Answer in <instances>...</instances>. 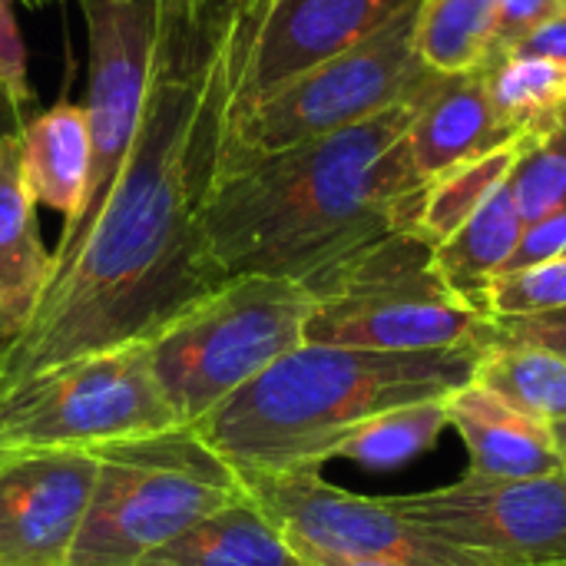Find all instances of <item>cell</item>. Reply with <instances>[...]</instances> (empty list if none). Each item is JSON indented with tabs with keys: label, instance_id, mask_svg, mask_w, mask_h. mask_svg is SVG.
I'll list each match as a JSON object with an SVG mask.
<instances>
[{
	"label": "cell",
	"instance_id": "obj_1",
	"mask_svg": "<svg viewBox=\"0 0 566 566\" xmlns=\"http://www.w3.org/2000/svg\"><path fill=\"white\" fill-rule=\"evenodd\" d=\"M265 0H159L143 119L96 222L0 345V398L83 355L146 345L222 285L206 242L235 86Z\"/></svg>",
	"mask_w": 566,
	"mask_h": 566
},
{
	"label": "cell",
	"instance_id": "obj_2",
	"mask_svg": "<svg viewBox=\"0 0 566 566\" xmlns=\"http://www.w3.org/2000/svg\"><path fill=\"white\" fill-rule=\"evenodd\" d=\"M421 99L226 166L206 209V242L222 282H308L391 232H415L428 186L405 136Z\"/></svg>",
	"mask_w": 566,
	"mask_h": 566
},
{
	"label": "cell",
	"instance_id": "obj_3",
	"mask_svg": "<svg viewBox=\"0 0 566 566\" xmlns=\"http://www.w3.org/2000/svg\"><path fill=\"white\" fill-rule=\"evenodd\" d=\"M481 352H361L305 342L192 428L239 474L322 468L358 424L464 388Z\"/></svg>",
	"mask_w": 566,
	"mask_h": 566
},
{
	"label": "cell",
	"instance_id": "obj_4",
	"mask_svg": "<svg viewBox=\"0 0 566 566\" xmlns=\"http://www.w3.org/2000/svg\"><path fill=\"white\" fill-rule=\"evenodd\" d=\"M93 454L96 488L66 566H136L249 494L239 471L189 424L109 441Z\"/></svg>",
	"mask_w": 566,
	"mask_h": 566
},
{
	"label": "cell",
	"instance_id": "obj_5",
	"mask_svg": "<svg viewBox=\"0 0 566 566\" xmlns=\"http://www.w3.org/2000/svg\"><path fill=\"white\" fill-rule=\"evenodd\" d=\"M302 285L315 295L308 345L444 352L491 342V318L454 298L434 269V249L415 232H391Z\"/></svg>",
	"mask_w": 566,
	"mask_h": 566
},
{
	"label": "cell",
	"instance_id": "obj_6",
	"mask_svg": "<svg viewBox=\"0 0 566 566\" xmlns=\"http://www.w3.org/2000/svg\"><path fill=\"white\" fill-rule=\"evenodd\" d=\"M315 295L292 279H229L179 312L146 348L179 424H199L239 388L305 345Z\"/></svg>",
	"mask_w": 566,
	"mask_h": 566
},
{
	"label": "cell",
	"instance_id": "obj_7",
	"mask_svg": "<svg viewBox=\"0 0 566 566\" xmlns=\"http://www.w3.org/2000/svg\"><path fill=\"white\" fill-rule=\"evenodd\" d=\"M418 10L421 0L365 43L295 76L249 109L232 113L219 172L255 156L332 136L395 103L424 96L441 73L428 70L418 53Z\"/></svg>",
	"mask_w": 566,
	"mask_h": 566
},
{
	"label": "cell",
	"instance_id": "obj_8",
	"mask_svg": "<svg viewBox=\"0 0 566 566\" xmlns=\"http://www.w3.org/2000/svg\"><path fill=\"white\" fill-rule=\"evenodd\" d=\"M179 428L146 345L56 365L0 398V454L99 448Z\"/></svg>",
	"mask_w": 566,
	"mask_h": 566
},
{
	"label": "cell",
	"instance_id": "obj_9",
	"mask_svg": "<svg viewBox=\"0 0 566 566\" xmlns=\"http://www.w3.org/2000/svg\"><path fill=\"white\" fill-rule=\"evenodd\" d=\"M249 497L295 554L395 566H511L441 541L401 517L388 497H361L322 478V468L239 474Z\"/></svg>",
	"mask_w": 566,
	"mask_h": 566
},
{
	"label": "cell",
	"instance_id": "obj_10",
	"mask_svg": "<svg viewBox=\"0 0 566 566\" xmlns=\"http://www.w3.org/2000/svg\"><path fill=\"white\" fill-rule=\"evenodd\" d=\"M80 7L90 33V176L76 219L63 226L50 252V279L73 259L119 179L143 119L159 33V0H80Z\"/></svg>",
	"mask_w": 566,
	"mask_h": 566
},
{
	"label": "cell",
	"instance_id": "obj_11",
	"mask_svg": "<svg viewBox=\"0 0 566 566\" xmlns=\"http://www.w3.org/2000/svg\"><path fill=\"white\" fill-rule=\"evenodd\" d=\"M388 504L454 547L511 566L566 564V471L531 481L471 471L448 488L388 497Z\"/></svg>",
	"mask_w": 566,
	"mask_h": 566
},
{
	"label": "cell",
	"instance_id": "obj_12",
	"mask_svg": "<svg viewBox=\"0 0 566 566\" xmlns=\"http://www.w3.org/2000/svg\"><path fill=\"white\" fill-rule=\"evenodd\" d=\"M93 448L0 454V566H66L86 521Z\"/></svg>",
	"mask_w": 566,
	"mask_h": 566
},
{
	"label": "cell",
	"instance_id": "obj_13",
	"mask_svg": "<svg viewBox=\"0 0 566 566\" xmlns=\"http://www.w3.org/2000/svg\"><path fill=\"white\" fill-rule=\"evenodd\" d=\"M415 0H265L235 86V106L249 109L295 76L365 43Z\"/></svg>",
	"mask_w": 566,
	"mask_h": 566
},
{
	"label": "cell",
	"instance_id": "obj_14",
	"mask_svg": "<svg viewBox=\"0 0 566 566\" xmlns=\"http://www.w3.org/2000/svg\"><path fill=\"white\" fill-rule=\"evenodd\" d=\"M521 139L524 136L497 116L484 70L438 76V83L418 103L415 123L405 136L415 172L424 186Z\"/></svg>",
	"mask_w": 566,
	"mask_h": 566
},
{
	"label": "cell",
	"instance_id": "obj_15",
	"mask_svg": "<svg viewBox=\"0 0 566 566\" xmlns=\"http://www.w3.org/2000/svg\"><path fill=\"white\" fill-rule=\"evenodd\" d=\"M448 428L471 454V471L497 481H531L564 471V451L551 424L514 411L488 388L468 381L444 398Z\"/></svg>",
	"mask_w": 566,
	"mask_h": 566
},
{
	"label": "cell",
	"instance_id": "obj_16",
	"mask_svg": "<svg viewBox=\"0 0 566 566\" xmlns=\"http://www.w3.org/2000/svg\"><path fill=\"white\" fill-rule=\"evenodd\" d=\"M50 279V252L36 229V199L23 179L17 129L0 139V345L30 322Z\"/></svg>",
	"mask_w": 566,
	"mask_h": 566
},
{
	"label": "cell",
	"instance_id": "obj_17",
	"mask_svg": "<svg viewBox=\"0 0 566 566\" xmlns=\"http://www.w3.org/2000/svg\"><path fill=\"white\" fill-rule=\"evenodd\" d=\"M20 163L33 199L63 216V226L76 219L86 176H90V126L86 106L56 103L53 109L27 119L20 129Z\"/></svg>",
	"mask_w": 566,
	"mask_h": 566
},
{
	"label": "cell",
	"instance_id": "obj_18",
	"mask_svg": "<svg viewBox=\"0 0 566 566\" xmlns=\"http://www.w3.org/2000/svg\"><path fill=\"white\" fill-rule=\"evenodd\" d=\"M136 566H305L269 524L259 504L242 501L186 527L163 547L149 551Z\"/></svg>",
	"mask_w": 566,
	"mask_h": 566
},
{
	"label": "cell",
	"instance_id": "obj_19",
	"mask_svg": "<svg viewBox=\"0 0 566 566\" xmlns=\"http://www.w3.org/2000/svg\"><path fill=\"white\" fill-rule=\"evenodd\" d=\"M524 229L527 226L504 182L448 242L434 249V269L458 302L488 315V289L504 272Z\"/></svg>",
	"mask_w": 566,
	"mask_h": 566
},
{
	"label": "cell",
	"instance_id": "obj_20",
	"mask_svg": "<svg viewBox=\"0 0 566 566\" xmlns=\"http://www.w3.org/2000/svg\"><path fill=\"white\" fill-rule=\"evenodd\" d=\"M497 116L524 139L551 136L566 116V63L544 56H491L484 66Z\"/></svg>",
	"mask_w": 566,
	"mask_h": 566
},
{
	"label": "cell",
	"instance_id": "obj_21",
	"mask_svg": "<svg viewBox=\"0 0 566 566\" xmlns=\"http://www.w3.org/2000/svg\"><path fill=\"white\" fill-rule=\"evenodd\" d=\"M471 381L534 421L566 424V361L544 348L488 345Z\"/></svg>",
	"mask_w": 566,
	"mask_h": 566
},
{
	"label": "cell",
	"instance_id": "obj_22",
	"mask_svg": "<svg viewBox=\"0 0 566 566\" xmlns=\"http://www.w3.org/2000/svg\"><path fill=\"white\" fill-rule=\"evenodd\" d=\"M497 0H421L418 53L441 76L481 70L494 56Z\"/></svg>",
	"mask_w": 566,
	"mask_h": 566
},
{
	"label": "cell",
	"instance_id": "obj_23",
	"mask_svg": "<svg viewBox=\"0 0 566 566\" xmlns=\"http://www.w3.org/2000/svg\"><path fill=\"white\" fill-rule=\"evenodd\" d=\"M521 143L504 146V149L481 156L474 163H464V166L444 172L441 179H434L424 192V206H421L415 235L424 239L431 249L448 242L507 182V176L517 163Z\"/></svg>",
	"mask_w": 566,
	"mask_h": 566
},
{
	"label": "cell",
	"instance_id": "obj_24",
	"mask_svg": "<svg viewBox=\"0 0 566 566\" xmlns=\"http://www.w3.org/2000/svg\"><path fill=\"white\" fill-rule=\"evenodd\" d=\"M448 428V408L444 401H424L385 411L365 424H358L335 451L332 458L355 461L371 471H395L424 454L438 444L441 431Z\"/></svg>",
	"mask_w": 566,
	"mask_h": 566
},
{
	"label": "cell",
	"instance_id": "obj_25",
	"mask_svg": "<svg viewBox=\"0 0 566 566\" xmlns=\"http://www.w3.org/2000/svg\"><path fill=\"white\" fill-rule=\"evenodd\" d=\"M507 189L524 226L551 219L566 209V129L541 139H524L517 163L507 176Z\"/></svg>",
	"mask_w": 566,
	"mask_h": 566
},
{
	"label": "cell",
	"instance_id": "obj_26",
	"mask_svg": "<svg viewBox=\"0 0 566 566\" xmlns=\"http://www.w3.org/2000/svg\"><path fill=\"white\" fill-rule=\"evenodd\" d=\"M566 308V259L497 275L488 289V315H534Z\"/></svg>",
	"mask_w": 566,
	"mask_h": 566
},
{
	"label": "cell",
	"instance_id": "obj_27",
	"mask_svg": "<svg viewBox=\"0 0 566 566\" xmlns=\"http://www.w3.org/2000/svg\"><path fill=\"white\" fill-rule=\"evenodd\" d=\"M488 345H527L544 348L566 361V308L534 312V315H501L491 318Z\"/></svg>",
	"mask_w": 566,
	"mask_h": 566
},
{
	"label": "cell",
	"instance_id": "obj_28",
	"mask_svg": "<svg viewBox=\"0 0 566 566\" xmlns=\"http://www.w3.org/2000/svg\"><path fill=\"white\" fill-rule=\"evenodd\" d=\"M0 90L17 113L20 123H27L23 109L33 103V86L27 76V50L17 30L13 0H0Z\"/></svg>",
	"mask_w": 566,
	"mask_h": 566
},
{
	"label": "cell",
	"instance_id": "obj_29",
	"mask_svg": "<svg viewBox=\"0 0 566 566\" xmlns=\"http://www.w3.org/2000/svg\"><path fill=\"white\" fill-rule=\"evenodd\" d=\"M564 17L560 0H497L494 17V56L511 53L527 33L544 27L547 20Z\"/></svg>",
	"mask_w": 566,
	"mask_h": 566
},
{
	"label": "cell",
	"instance_id": "obj_30",
	"mask_svg": "<svg viewBox=\"0 0 566 566\" xmlns=\"http://www.w3.org/2000/svg\"><path fill=\"white\" fill-rule=\"evenodd\" d=\"M554 259H566V209L524 229V235H521V242H517V249L507 259L501 275L521 272V269H531V265H544V262H554Z\"/></svg>",
	"mask_w": 566,
	"mask_h": 566
},
{
	"label": "cell",
	"instance_id": "obj_31",
	"mask_svg": "<svg viewBox=\"0 0 566 566\" xmlns=\"http://www.w3.org/2000/svg\"><path fill=\"white\" fill-rule=\"evenodd\" d=\"M511 53H517V56H544V60L566 63V17L547 20L544 27L527 33Z\"/></svg>",
	"mask_w": 566,
	"mask_h": 566
},
{
	"label": "cell",
	"instance_id": "obj_32",
	"mask_svg": "<svg viewBox=\"0 0 566 566\" xmlns=\"http://www.w3.org/2000/svg\"><path fill=\"white\" fill-rule=\"evenodd\" d=\"M305 566H395L378 564V560H342V557H325V554H298Z\"/></svg>",
	"mask_w": 566,
	"mask_h": 566
},
{
	"label": "cell",
	"instance_id": "obj_33",
	"mask_svg": "<svg viewBox=\"0 0 566 566\" xmlns=\"http://www.w3.org/2000/svg\"><path fill=\"white\" fill-rule=\"evenodd\" d=\"M23 123L17 119V113L10 109V103H7V96L0 93V139L7 136V133H13V129H20Z\"/></svg>",
	"mask_w": 566,
	"mask_h": 566
},
{
	"label": "cell",
	"instance_id": "obj_34",
	"mask_svg": "<svg viewBox=\"0 0 566 566\" xmlns=\"http://www.w3.org/2000/svg\"><path fill=\"white\" fill-rule=\"evenodd\" d=\"M551 431H554V438H557L560 451H566V424H557V428H551Z\"/></svg>",
	"mask_w": 566,
	"mask_h": 566
},
{
	"label": "cell",
	"instance_id": "obj_35",
	"mask_svg": "<svg viewBox=\"0 0 566 566\" xmlns=\"http://www.w3.org/2000/svg\"><path fill=\"white\" fill-rule=\"evenodd\" d=\"M20 3H27V7H33V10H36V7H46V3H53V0H20Z\"/></svg>",
	"mask_w": 566,
	"mask_h": 566
},
{
	"label": "cell",
	"instance_id": "obj_36",
	"mask_svg": "<svg viewBox=\"0 0 566 566\" xmlns=\"http://www.w3.org/2000/svg\"><path fill=\"white\" fill-rule=\"evenodd\" d=\"M560 3H564V17H566V0H560Z\"/></svg>",
	"mask_w": 566,
	"mask_h": 566
},
{
	"label": "cell",
	"instance_id": "obj_37",
	"mask_svg": "<svg viewBox=\"0 0 566 566\" xmlns=\"http://www.w3.org/2000/svg\"><path fill=\"white\" fill-rule=\"evenodd\" d=\"M564 471H566V451H564Z\"/></svg>",
	"mask_w": 566,
	"mask_h": 566
},
{
	"label": "cell",
	"instance_id": "obj_38",
	"mask_svg": "<svg viewBox=\"0 0 566 566\" xmlns=\"http://www.w3.org/2000/svg\"><path fill=\"white\" fill-rule=\"evenodd\" d=\"M564 129H566V116H564Z\"/></svg>",
	"mask_w": 566,
	"mask_h": 566
},
{
	"label": "cell",
	"instance_id": "obj_39",
	"mask_svg": "<svg viewBox=\"0 0 566 566\" xmlns=\"http://www.w3.org/2000/svg\"><path fill=\"white\" fill-rule=\"evenodd\" d=\"M0 93H3V90H0Z\"/></svg>",
	"mask_w": 566,
	"mask_h": 566
},
{
	"label": "cell",
	"instance_id": "obj_40",
	"mask_svg": "<svg viewBox=\"0 0 566 566\" xmlns=\"http://www.w3.org/2000/svg\"><path fill=\"white\" fill-rule=\"evenodd\" d=\"M564 566H566V564H564Z\"/></svg>",
	"mask_w": 566,
	"mask_h": 566
}]
</instances>
